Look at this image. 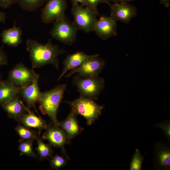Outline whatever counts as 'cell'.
<instances>
[{
    "label": "cell",
    "instance_id": "6da1fadb",
    "mask_svg": "<svg viewBox=\"0 0 170 170\" xmlns=\"http://www.w3.org/2000/svg\"><path fill=\"white\" fill-rule=\"evenodd\" d=\"M26 50L29 53L32 69L51 64L58 69V57L66 52L53 44L50 39L47 43L42 44L34 39L29 38L26 41Z\"/></svg>",
    "mask_w": 170,
    "mask_h": 170
},
{
    "label": "cell",
    "instance_id": "7a4b0ae2",
    "mask_svg": "<svg viewBox=\"0 0 170 170\" xmlns=\"http://www.w3.org/2000/svg\"><path fill=\"white\" fill-rule=\"evenodd\" d=\"M66 88V85L60 84L49 91L41 92L38 101L41 111L49 116L55 126L59 127L57 114Z\"/></svg>",
    "mask_w": 170,
    "mask_h": 170
},
{
    "label": "cell",
    "instance_id": "3957f363",
    "mask_svg": "<svg viewBox=\"0 0 170 170\" xmlns=\"http://www.w3.org/2000/svg\"><path fill=\"white\" fill-rule=\"evenodd\" d=\"M76 115H81L86 119L87 123L91 125L101 114L103 107L97 104L92 99L81 96L72 101H65Z\"/></svg>",
    "mask_w": 170,
    "mask_h": 170
},
{
    "label": "cell",
    "instance_id": "277c9868",
    "mask_svg": "<svg viewBox=\"0 0 170 170\" xmlns=\"http://www.w3.org/2000/svg\"><path fill=\"white\" fill-rule=\"evenodd\" d=\"M71 12L78 30L87 33L93 31L98 12L78 3H72Z\"/></svg>",
    "mask_w": 170,
    "mask_h": 170
},
{
    "label": "cell",
    "instance_id": "5b68a950",
    "mask_svg": "<svg viewBox=\"0 0 170 170\" xmlns=\"http://www.w3.org/2000/svg\"><path fill=\"white\" fill-rule=\"evenodd\" d=\"M74 82L81 96L92 99H97L105 85L103 78L98 76L86 77L79 75L74 78Z\"/></svg>",
    "mask_w": 170,
    "mask_h": 170
},
{
    "label": "cell",
    "instance_id": "8992f818",
    "mask_svg": "<svg viewBox=\"0 0 170 170\" xmlns=\"http://www.w3.org/2000/svg\"><path fill=\"white\" fill-rule=\"evenodd\" d=\"M53 23V27L49 32L52 37L69 45L76 41L78 30L73 22H70L66 18L55 21Z\"/></svg>",
    "mask_w": 170,
    "mask_h": 170
},
{
    "label": "cell",
    "instance_id": "52a82bcc",
    "mask_svg": "<svg viewBox=\"0 0 170 170\" xmlns=\"http://www.w3.org/2000/svg\"><path fill=\"white\" fill-rule=\"evenodd\" d=\"M67 0H47L41 10L42 22L48 24L66 18Z\"/></svg>",
    "mask_w": 170,
    "mask_h": 170
},
{
    "label": "cell",
    "instance_id": "ba28073f",
    "mask_svg": "<svg viewBox=\"0 0 170 170\" xmlns=\"http://www.w3.org/2000/svg\"><path fill=\"white\" fill-rule=\"evenodd\" d=\"M99 55L90 58L83 62L78 67L71 70L66 76L68 77L75 73H77L81 76L93 77L98 76L103 69L104 60L99 57Z\"/></svg>",
    "mask_w": 170,
    "mask_h": 170
},
{
    "label": "cell",
    "instance_id": "9c48e42d",
    "mask_svg": "<svg viewBox=\"0 0 170 170\" xmlns=\"http://www.w3.org/2000/svg\"><path fill=\"white\" fill-rule=\"evenodd\" d=\"M37 74L20 62L9 71L7 80L14 85L24 87L31 83Z\"/></svg>",
    "mask_w": 170,
    "mask_h": 170
},
{
    "label": "cell",
    "instance_id": "30bf717a",
    "mask_svg": "<svg viewBox=\"0 0 170 170\" xmlns=\"http://www.w3.org/2000/svg\"><path fill=\"white\" fill-rule=\"evenodd\" d=\"M153 167L156 170L170 169V146L169 143L160 141L153 146Z\"/></svg>",
    "mask_w": 170,
    "mask_h": 170
},
{
    "label": "cell",
    "instance_id": "8fae6325",
    "mask_svg": "<svg viewBox=\"0 0 170 170\" xmlns=\"http://www.w3.org/2000/svg\"><path fill=\"white\" fill-rule=\"evenodd\" d=\"M110 16L115 20H120L128 24L137 13V9L134 5L127 2L110 3Z\"/></svg>",
    "mask_w": 170,
    "mask_h": 170
},
{
    "label": "cell",
    "instance_id": "7c38bea8",
    "mask_svg": "<svg viewBox=\"0 0 170 170\" xmlns=\"http://www.w3.org/2000/svg\"><path fill=\"white\" fill-rule=\"evenodd\" d=\"M93 31L104 40L117 35L116 21L110 16H100L94 25Z\"/></svg>",
    "mask_w": 170,
    "mask_h": 170
},
{
    "label": "cell",
    "instance_id": "4fadbf2b",
    "mask_svg": "<svg viewBox=\"0 0 170 170\" xmlns=\"http://www.w3.org/2000/svg\"><path fill=\"white\" fill-rule=\"evenodd\" d=\"M39 77L38 74L31 83L24 87H20L19 94L26 102V106L29 109L31 107L34 108L38 115L35 104L38 103L41 93L38 84Z\"/></svg>",
    "mask_w": 170,
    "mask_h": 170
},
{
    "label": "cell",
    "instance_id": "5bb4252c",
    "mask_svg": "<svg viewBox=\"0 0 170 170\" xmlns=\"http://www.w3.org/2000/svg\"><path fill=\"white\" fill-rule=\"evenodd\" d=\"M47 129V131L43 135L42 138L48 140L51 146L60 148L65 153L64 146L68 141L65 131L59 127L54 126L48 127Z\"/></svg>",
    "mask_w": 170,
    "mask_h": 170
},
{
    "label": "cell",
    "instance_id": "9a60e30c",
    "mask_svg": "<svg viewBox=\"0 0 170 170\" xmlns=\"http://www.w3.org/2000/svg\"><path fill=\"white\" fill-rule=\"evenodd\" d=\"M98 54L89 55L82 51H78L68 55L63 62L64 68L63 71L58 79L59 81L66 72L79 66L83 62Z\"/></svg>",
    "mask_w": 170,
    "mask_h": 170
},
{
    "label": "cell",
    "instance_id": "2e32d148",
    "mask_svg": "<svg viewBox=\"0 0 170 170\" xmlns=\"http://www.w3.org/2000/svg\"><path fill=\"white\" fill-rule=\"evenodd\" d=\"M22 32L21 28L16 26L14 22L12 27L4 29L1 33L3 44L14 47L18 46L22 42Z\"/></svg>",
    "mask_w": 170,
    "mask_h": 170
},
{
    "label": "cell",
    "instance_id": "e0dca14e",
    "mask_svg": "<svg viewBox=\"0 0 170 170\" xmlns=\"http://www.w3.org/2000/svg\"><path fill=\"white\" fill-rule=\"evenodd\" d=\"M2 106L9 117L17 121L27 111V107L20 99L18 95Z\"/></svg>",
    "mask_w": 170,
    "mask_h": 170
},
{
    "label": "cell",
    "instance_id": "ac0fdd59",
    "mask_svg": "<svg viewBox=\"0 0 170 170\" xmlns=\"http://www.w3.org/2000/svg\"><path fill=\"white\" fill-rule=\"evenodd\" d=\"M26 111L27 113L17 121L26 127L37 129L40 131L47 129L48 126L46 122L40 116H37L27 107Z\"/></svg>",
    "mask_w": 170,
    "mask_h": 170
},
{
    "label": "cell",
    "instance_id": "d6986e66",
    "mask_svg": "<svg viewBox=\"0 0 170 170\" xmlns=\"http://www.w3.org/2000/svg\"><path fill=\"white\" fill-rule=\"evenodd\" d=\"M20 86L14 85L7 80L0 83V106L12 100L19 95Z\"/></svg>",
    "mask_w": 170,
    "mask_h": 170
},
{
    "label": "cell",
    "instance_id": "ffe728a7",
    "mask_svg": "<svg viewBox=\"0 0 170 170\" xmlns=\"http://www.w3.org/2000/svg\"><path fill=\"white\" fill-rule=\"evenodd\" d=\"M76 116L71 111L65 119L59 122V126L65 131L68 141L77 135L81 131Z\"/></svg>",
    "mask_w": 170,
    "mask_h": 170
},
{
    "label": "cell",
    "instance_id": "44dd1931",
    "mask_svg": "<svg viewBox=\"0 0 170 170\" xmlns=\"http://www.w3.org/2000/svg\"><path fill=\"white\" fill-rule=\"evenodd\" d=\"M47 0H17V4L21 9L34 11L44 5Z\"/></svg>",
    "mask_w": 170,
    "mask_h": 170
},
{
    "label": "cell",
    "instance_id": "7402d4cb",
    "mask_svg": "<svg viewBox=\"0 0 170 170\" xmlns=\"http://www.w3.org/2000/svg\"><path fill=\"white\" fill-rule=\"evenodd\" d=\"M15 130L20 137L21 141L36 140L39 137L37 134L34 131L22 126L18 125L15 128Z\"/></svg>",
    "mask_w": 170,
    "mask_h": 170
},
{
    "label": "cell",
    "instance_id": "603a6c76",
    "mask_svg": "<svg viewBox=\"0 0 170 170\" xmlns=\"http://www.w3.org/2000/svg\"><path fill=\"white\" fill-rule=\"evenodd\" d=\"M37 147L36 150L41 160L48 159L52 157L53 150L51 145L43 142L41 139L38 137L36 139Z\"/></svg>",
    "mask_w": 170,
    "mask_h": 170
},
{
    "label": "cell",
    "instance_id": "cb8c5ba5",
    "mask_svg": "<svg viewBox=\"0 0 170 170\" xmlns=\"http://www.w3.org/2000/svg\"><path fill=\"white\" fill-rule=\"evenodd\" d=\"M33 141L32 140L20 141L18 149L21 155L36 158L37 155L33 150Z\"/></svg>",
    "mask_w": 170,
    "mask_h": 170
},
{
    "label": "cell",
    "instance_id": "d4e9b609",
    "mask_svg": "<svg viewBox=\"0 0 170 170\" xmlns=\"http://www.w3.org/2000/svg\"><path fill=\"white\" fill-rule=\"evenodd\" d=\"M144 158L139 150L136 149L130 164V170H141Z\"/></svg>",
    "mask_w": 170,
    "mask_h": 170
},
{
    "label": "cell",
    "instance_id": "484cf974",
    "mask_svg": "<svg viewBox=\"0 0 170 170\" xmlns=\"http://www.w3.org/2000/svg\"><path fill=\"white\" fill-rule=\"evenodd\" d=\"M66 163V160L64 157L56 155L52 157L50 166L53 169H57L64 166Z\"/></svg>",
    "mask_w": 170,
    "mask_h": 170
},
{
    "label": "cell",
    "instance_id": "4316f807",
    "mask_svg": "<svg viewBox=\"0 0 170 170\" xmlns=\"http://www.w3.org/2000/svg\"><path fill=\"white\" fill-rule=\"evenodd\" d=\"M154 126L162 129L166 138L169 141L170 140V122L168 120H163L158 123L154 124Z\"/></svg>",
    "mask_w": 170,
    "mask_h": 170
},
{
    "label": "cell",
    "instance_id": "83f0119b",
    "mask_svg": "<svg viewBox=\"0 0 170 170\" xmlns=\"http://www.w3.org/2000/svg\"><path fill=\"white\" fill-rule=\"evenodd\" d=\"M104 3L107 4L104 0H84V6L98 12L97 10V6L100 3Z\"/></svg>",
    "mask_w": 170,
    "mask_h": 170
},
{
    "label": "cell",
    "instance_id": "f1b7e54d",
    "mask_svg": "<svg viewBox=\"0 0 170 170\" xmlns=\"http://www.w3.org/2000/svg\"><path fill=\"white\" fill-rule=\"evenodd\" d=\"M17 0H0V7L6 9L15 4H17Z\"/></svg>",
    "mask_w": 170,
    "mask_h": 170
},
{
    "label": "cell",
    "instance_id": "f546056e",
    "mask_svg": "<svg viewBox=\"0 0 170 170\" xmlns=\"http://www.w3.org/2000/svg\"><path fill=\"white\" fill-rule=\"evenodd\" d=\"M8 64L7 55L2 48H0V67Z\"/></svg>",
    "mask_w": 170,
    "mask_h": 170
},
{
    "label": "cell",
    "instance_id": "4dcf8cb0",
    "mask_svg": "<svg viewBox=\"0 0 170 170\" xmlns=\"http://www.w3.org/2000/svg\"><path fill=\"white\" fill-rule=\"evenodd\" d=\"M7 16L5 13L0 11V22L5 24Z\"/></svg>",
    "mask_w": 170,
    "mask_h": 170
},
{
    "label": "cell",
    "instance_id": "1f68e13d",
    "mask_svg": "<svg viewBox=\"0 0 170 170\" xmlns=\"http://www.w3.org/2000/svg\"><path fill=\"white\" fill-rule=\"evenodd\" d=\"M160 2L166 8L170 6V0H160Z\"/></svg>",
    "mask_w": 170,
    "mask_h": 170
},
{
    "label": "cell",
    "instance_id": "d6a6232c",
    "mask_svg": "<svg viewBox=\"0 0 170 170\" xmlns=\"http://www.w3.org/2000/svg\"><path fill=\"white\" fill-rule=\"evenodd\" d=\"M107 3H110V2L115 3L127 2L128 3L133 0H105Z\"/></svg>",
    "mask_w": 170,
    "mask_h": 170
},
{
    "label": "cell",
    "instance_id": "836d02e7",
    "mask_svg": "<svg viewBox=\"0 0 170 170\" xmlns=\"http://www.w3.org/2000/svg\"><path fill=\"white\" fill-rule=\"evenodd\" d=\"M72 3H80V5L84 6V0H70Z\"/></svg>",
    "mask_w": 170,
    "mask_h": 170
},
{
    "label": "cell",
    "instance_id": "e575fe53",
    "mask_svg": "<svg viewBox=\"0 0 170 170\" xmlns=\"http://www.w3.org/2000/svg\"><path fill=\"white\" fill-rule=\"evenodd\" d=\"M2 76L0 74V83L2 81Z\"/></svg>",
    "mask_w": 170,
    "mask_h": 170
},
{
    "label": "cell",
    "instance_id": "d590c367",
    "mask_svg": "<svg viewBox=\"0 0 170 170\" xmlns=\"http://www.w3.org/2000/svg\"><path fill=\"white\" fill-rule=\"evenodd\" d=\"M107 3V4H108V5H109V3H108L105 0H104Z\"/></svg>",
    "mask_w": 170,
    "mask_h": 170
}]
</instances>
